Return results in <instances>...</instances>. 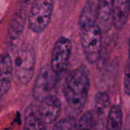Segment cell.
I'll list each match as a JSON object with an SVG mask.
<instances>
[{
    "instance_id": "obj_1",
    "label": "cell",
    "mask_w": 130,
    "mask_h": 130,
    "mask_svg": "<svg viewBox=\"0 0 130 130\" xmlns=\"http://www.w3.org/2000/svg\"><path fill=\"white\" fill-rule=\"evenodd\" d=\"M90 89L89 71L80 66L71 71L63 85V96L74 116L80 115L87 103Z\"/></svg>"
},
{
    "instance_id": "obj_2",
    "label": "cell",
    "mask_w": 130,
    "mask_h": 130,
    "mask_svg": "<svg viewBox=\"0 0 130 130\" xmlns=\"http://www.w3.org/2000/svg\"><path fill=\"white\" fill-rule=\"evenodd\" d=\"M35 66V53L32 46L24 44L20 47L13 60V71L18 81L23 85L32 79Z\"/></svg>"
},
{
    "instance_id": "obj_3",
    "label": "cell",
    "mask_w": 130,
    "mask_h": 130,
    "mask_svg": "<svg viewBox=\"0 0 130 130\" xmlns=\"http://www.w3.org/2000/svg\"><path fill=\"white\" fill-rule=\"evenodd\" d=\"M54 9V0H35L28 14L29 28L41 33L49 25Z\"/></svg>"
},
{
    "instance_id": "obj_4",
    "label": "cell",
    "mask_w": 130,
    "mask_h": 130,
    "mask_svg": "<svg viewBox=\"0 0 130 130\" xmlns=\"http://www.w3.org/2000/svg\"><path fill=\"white\" fill-rule=\"evenodd\" d=\"M81 44L87 61L96 63L100 58L102 47V31L99 25L81 30Z\"/></svg>"
},
{
    "instance_id": "obj_5",
    "label": "cell",
    "mask_w": 130,
    "mask_h": 130,
    "mask_svg": "<svg viewBox=\"0 0 130 130\" xmlns=\"http://www.w3.org/2000/svg\"><path fill=\"white\" fill-rule=\"evenodd\" d=\"M58 76L51 68V65L43 67L37 77L33 87V96L36 100L41 102L50 95L56 87L58 82Z\"/></svg>"
},
{
    "instance_id": "obj_6",
    "label": "cell",
    "mask_w": 130,
    "mask_h": 130,
    "mask_svg": "<svg viewBox=\"0 0 130 130\" xmlns=\"http://www.w3.org/2000/svg\"><path fill=\"white\" fill-rule=\"evenodd\" d=\"M72 51V44L70 39L60 37L55 43L51 60V67L57 74L60 75L66 71Z\"/></svg>"
},
{
    "instance_id": "obj_7",
    "label": "cell",
    "mask_w": 130,
    "mask_h": 130,
    "mask_svg": "<svg viewBox=\"0 0 130 130\" xmlns=\"http://www.w3.org/2000/svg\"><path fill=\"white\" fill-rule=\"evenodd\" d=\"M38 112L45 124H52L60 115L61 102L55 95H50L41 102Z\"/></svg>"
},
{
    "instance_id": "obj_8",
    "label": "cell",
    "mask_w": 130,
    "mask_h": 130,
    "mask_svg": "<svg viewBox=\"0 0 130 130\" xmlns=\"http://www.w3.org/2000/svg\"><path fill=\"white\" fill-rule=\"evenodd\" d=\"M13 61L8 54L0 55V109L4 96L11 87L13 75Z\"/></svg>"
},
{
    "instance_id": "obj_9",
    "label": "cell",
    "mask_w": 130,
    "mask_h": 130,
    "mask_svg": "<svg viewBox=\"0 0 130 130\" xmlns=\"http://www.w3.org/2000/svg\"><path fill=\"white\" fill-rule=\"evenodd\" d=\"M27 6L28 5L23 3L21 9L16 13L10 25L9 30V46L12 49L15 48L20 41L25 25Z\"/></svg>"
},
{
    "instance_id": "obj_10",
    "label": "cell",
    "mask_w": 130,
    "mask_h": 130,
    "mask_svg": "<svg viewBox=\"0 0 130 130\" xmlns=\"http://www.w3.org/2000/svg\"><path fill=\"white\" fill-rule=\"evenodd\" d=\"M99 2L100 0H89L84 6L79 17V26L80 30L96 24Z\"/></svg>"
},
{
    "instance_id": "obj_11",
    "label": "cell",
    "mask_w": 130,
    "mask_h": 130,
    "mask_svg": "<svg viewBox=\"0 0 130 130\" xmlns=\"http://www.w3.org/2000/svg\"><path fill=\"white\" fill-rule=\"evenodd\" d=\"M130 12V0H114L112 22L116 29H122L127 23Z\"/></svg>"
},
{
    "instance_id": "obj_12",
    "label": "cell",
    "mask_w": 130,
    "mask_h": 130,
    "mask_svg": "<svg viewBox=\"0 0 130 130\" xmlns=\"http://www.w3.org/2000/svg\"><path fill=\"white\" fill-rule=\"evenodd\" d=\"M44 124L38 111L32 106L27 108L25 116L24 130H47Z\"/></svg>"
},
{
    "instance_id": "obj_13",
    "label": "cell",
    "mask_w": 130,
    "mask_h": 130,
    "mask_svg": "<svg viewBox=\"0 0 130 130\" xmlns=\"http://www.w3.org/2000/svg\"><path fill=\"white\" fill-rule=\"evenodd\" d=\"M122 112L119 106H112L110 108L107 118L106 130H122Z\"/></svg>"
},
{
    "instance_id": "obj_14",
    "label": "cell",
    "mask_w": 130,
    "mask_h": 130,
    "mask_svg": "<svg viewBox=\"0 0 130 130\" xmlns=\"http://www.w3.org/2000/svg\"><path fill=\"white\" fill-rule=\"evenodd\" d=\"M114 0H100L98 7V19L102 22H107L112 19Z\"/></svg>"
},
{
    "instance_id": "obj_15",
    "label": "cell",
    "mask_w": 130,
    "mask_h": 130,
    "mask_svg": "<svg viewBox=\"0 0 130 130\" xmlns=\"http://www.w3.org/2000/svg\"><path fill=\"white\" fill-rule=\"evenodd\" d=\"M95 112L98 117H102L109 105V96L104 92H99L95 96Z\"/></svg>"
},
{
    "instance_id": "obj_16",
    "label": "cell",
    "mask_w": 130,
    "mask_h": 130,
    "mask_svg": "<svg viewBox=\"0 0 130 130\" xmlns=\"http://www.w3.org/2000/svg\"><path fill=\"white\" fill-rule=\"evenodd\" d=\"M78 123L74 116L66 117L57 121L53 127V130H77Z\"/></svg>"
},
{
    "instance_id": "obj_17",
    "label": "cell",
    "mask_w": 130,
    "mask_h": 130,
    "mask_svg": "<svg viewBox=\"0 0 130 130\" xmlns=\"http://www.w3.org/2000/svg\"><path fill=\"white\" fill-rule=\"evenodd\" d=\"M94 118L92 114L86 112L81 116L78 122L77 130H93L94 125Z\"/></svg>"
},
{
    "instance_id": "obj_18",
    "label": "cell",
    "mask_w": 130,
    "mask_h": 130,
    "mask_svg": "<svg viewBox=\"0 0 130 130\" xmlns=\"http://www.w3.org/2000/svg\"><path fill=\"white\" fill-rule=\"evenodd\" d=\"M124 89L127 95L130 96V61L128 60L124 74Z\"/></svg>"
},
{
    "instance_id": "obj_19",
    "label": "cell",
    "mask_w": 130,
    "mask_h": 130,
    "mask_svg": "<svg viewBox=\"0 0 130 130\" xmlns=\"http://www.w3.org/2000/svg\"><path fill=\"white\" fill-rule=\"evenodd\" d=\"M128 60L130 61V36L128 39Z\"/></svg>"
},
{
    "instance_id": "obj_20",
    "label": "cell",
    "mask_w": 130,
    "mask_h": 130,
    "mask_svg": "<svg viewBox=\"0 0 130 130\" xmlns=\"http://www.w3.org/2000/svg\"><path fill=\"white\" fill-rule=\"evenodd\" d=\"M29 2H30V0H23V3L27 4V5H28V3H29Z\"/></svg>"
},
{
    "instance_id": "obj_21",
    "label": "cell",
    "mask_w": 130,
    "mask_h": 130,
    "mask_svg": "<svg viewBox=\"0 0 130 130\" xmlns=\"http://www.w3.org/2000/svg\"></svg>"
}]
</instances>
